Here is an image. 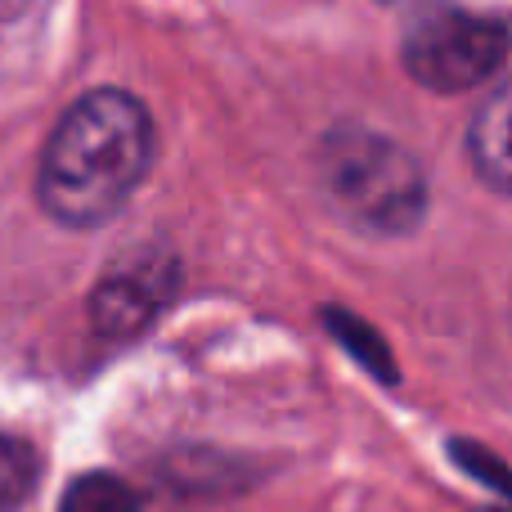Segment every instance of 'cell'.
Listing matches in <instances>:
<instances>
[{"instance_id": "cell-1", "label": "cell", "mask_w": 512, "mask_h": 512, "mask_svg": "<svg viewBox=\"0 0 512 512\" xmlns=\"http://www.w3.org/2000/svg\"><path fill=\"white\" fill-rule=\"evenodd\" d=\"M153 158L149 108L126 90H90L63 113L41 153L36 194L63 225H99L122 212Z\"/></svg>"}, {"instance_id": "cell-2", "label": "cell", "mask_w": 512, "mask_h": 512, "mask_svg": "<svg viewBox=\"0 0 512 512\" xmlns=\"http://www.w3.org/2000/svg\"><path fill=\"white\" fill-rule=\"evenodd\" d=\"M319 180L337 212L369 234H409L427 212L423 167L378 131L342 126L328 135Z\"/></svg>"}, {"instance_id": "cell-4", "label": "cell", "mask_w": 512, "mask_h": 512, "mask_svg": "<svg viewBox=\"0 0 512 512\" xmlns=\"http://www.w3.org/2000/svg\"><path fill=\"white\" fill-rule=\"evenodd\" d=\"M176 292V256L162 248H140L113 265L90 292V324L108 342L144 333Z\"/></svg>"}, {"instance_id": "cell-7", "label": "cell", "mask_w": 512, "mask_h": 512, "mask_svg": "<svg viewBox=\"0 0 512 512\" xmlns=\"http://www.w3.org/2000/svg\"><path fill=\"white\" fill-rule=\"evenodd\" d=\"M36 472H41V459L32 445L0 436V512H18L27 504V495L36 490Z\"/></svg>"}, {"instance_id": "cell-3", "label": "cell", "mask_w": 512, "mask_h": 512, "mask_svg": "<svg viewBox=\"0 0 512 512\" xmlns=\"http://www.w3.org/2000/svg\"><path fill=\"white\" fill-rule=\"evenodd\" d=\"M508 59V27L499 18L441 9L414 23L405 36V68L418 86L459 95L495 77V68Z\"/></svg>"}, {"instance_id": "cell-5", "label": "cell", "mask_w": 512, "mask_h": 512, "mask_svg": "<svg viewBox=\"0 0 512 512\" xmlns=\"http://www.w3.org/2000/svg\"><path fill=\"white\" fill-rule=\"evenodd\" d=\"M468 153L477 176L490 189L512 198V81L499 86L495 95L481 104V113L472 117L468 131Z\"/></svg>"}, {"instance_id": "cell-6", "label": "cell", "mask_w": 512, "mask_h": 512, "mask_svg": "<svg viewBox=\"0 0 512 512\" xmlns=\"http://www.w3.org/2000/svg\"><path fill=\"white\" fill-rule=\"evenodd\" d=\"M135 508H140V495L122 477H108V472L77 477L59 504V512H135Z\"/></svg>"}]
</instances>
